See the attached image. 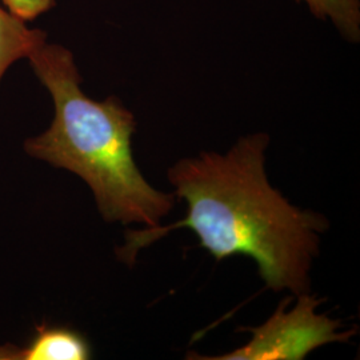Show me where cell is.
<instances>
[{"label": "cell", "instance_id": "cell-5", "mask_svg": "<svg viewBox=\"0 0 360 360\" xmlns=\"http://www.w3.org/2000/svg\"><path fill=\"white\" fill-rule=\"evenodd\" d=\"M46 40L47 34L43 30L30 28L26 20L0 1V82L13 63L27 59Z\"/></svg>", "mask_w": 360, "mask_h": 360}, {"label": "cell", "instance_id": "cell-7", "mask_svg": "<svg viewBox=\"0 0 360 360\" xmlns=\"http://www.w3.org/2000/svg\"><path fill=\"white\" fill-rule=\"evenodd\" d=\"M1 4L20 19L32 22L56 6L55 0H0Z\"/></svg>", "mask_w": 360, "mask_h": 360}, {"label": "cell", "instance_id": "cell-3", "mask_svg": "<svg viewBox=\"0 0 360 360\" xmlns=\"http://www.w3.org/2000/svg\"><path fill=\"white\" fill-rule=\"evenodd\" d=\"M291 297L284 299L267 322L242 328L252 338L243 347L218 356H187L203 360H303L314 349L330 343H346L355 331H340L342 324L316 309L322 300L304 292L296 295L295 304L287 309Z\"/></svg>", "mask_w": 360, "mask_h": 360}, {"label": "cell", "instance_id": "cell-6", "mask_svg": "<svg viewBox=\"0 0 360 360\" xmlns=\"http://www.w3.org/2000/svg\"><path fill=\"white\" fill-rule=\"evenodd\" d=\"M319 20H330L349 43L360 41V0H296Z\"/></svg>", "mask_w": 360, "mask_h": 360}, {"label": "cell", "instance_id": "cell-1", "mask_svg": "<svg viewBox=\"0 0 360 360\" xmlns=\"http://www.w3.org/2000/svg\"><path fill=\"white\" fill-rule=\"evenodd\" d=\"M269 144L270 136L257 132L240 138L226 154L200 153L175 163L168 179L175 198L187 203L186 218L166 227L129 230L119 259L132 266L142 248L187 229L218 262L232 255L254 259L272 291L309 292V271L328 221L291 205L271 186L264 169Z\"/></svg>", "mask_w": 360, "mask_h": 360}, {"label": "cell", "instance_id": "cell-4", "mask_svg": "<svg viewBox=\"0 0 360 360\" xmlns=\"http://www.w3.org/2000/svg\"><path fill=\"white\" fill-rule=\"evenodd\" d=\"M91 354L84 335L68 327L39 326L28 346L18 349V360H87Z\"/></svg>", "mask_w": 360, "mask_h": 360}, {"label": "cell", "instance_id": "cell-2", "mask_svg": "<svg viewBox=\"0 0 360 360\" xmlns=\"http://www.w3.org/2000/svg\"><path fill=\"white\" fill-rule=\"evenodd\" d=\"M27 59L53 103L51 126L27 139V154L84 180L105 221L160 226L176 200L155 190L136 166L134 114L116 96H87L75 58L63 46L46 40Z\"/></svg>", "mask_w": 360, "mask_h": 360}]
</instances>
